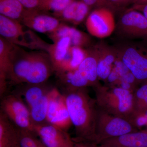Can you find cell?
Returning a JSON list of instances; mask_svg holds the SVG:
<instances>
[{
	"mask_svg": "<svg viewBox=\"0 0 147 147\" xmlns=\"http://www.w3.org/2000/svg\"><path fill=\"white\" fill-rule=\"evenodd\" d=\"M97 59V74L98 79L107 80L117 58L113 45L100 41L93 45Z\"/></svg>",
	"mask_w": 147,
	"mask_h": 147,
	"instance_id": "cell-12",
	"label": "cell"
},
{
	"mask_svg": "<svg viewBox=\"0 0 147 147\" xmlns=\"http://www.w3.org/2000/svg\"><path fill=\"white\" fill-rule=\"evenodd\" d=\"M100 147H147V131H136L104 140Z\"/></svg>",
	"mask_w": 147,
	"mask_h": 147,
	"instance_id": "cell-15",
	"label": "cell"
},
{
	"mask_svg": "<svg viewBox=\"0 0 147 147\" xmlns=\"http://www.w3.org/2000/svg\"><path fill=\"white\" fill-rule=\"evenodd\" d=\"M116 23L114 13L112 11L105 7H98L87 17L86 26L92 36L103 38L114 33Z\"/></svg>",
	"mask_w": 147,
	"mask_h": 147,
	"instance_id": "cell-9",
	"label": "cell"
},
{
	"mask_svg": "<svg viewBox=\"0 0 147 147\" xmlns=\"http://www.w3.org/2000/svg\"><path fill=\"white\" fill-rule=\"evenodd\" d=\"M18 129L20 147H47L41 140L34 137V132L20 128Z\"/></svg>",
	"mask_w": 147,
	"mask_h": 147,
	"instance_id": "cell-25",
	"label": "cell"
},
{
	"mask_svg": "<svg viewBox=\"0 0 147 147\" xmlns=\"http://www.w3.org/2000/svg\"><path fill=\"white\" fill-rule=\"evenodd\" d=\"M134 95V105L135 110L141 105L147 96V84L142 85V86L136 90Z\"/></svg>",
	"mask_w": 147,
	"mask_h": 147,
	"instance_id": "cell-27",
	"label": "cell"
},
{
	"mask_svg": "<svg viewBox=\"0 0 147 147\" xmlns=\"http://www.w3.org/2000/svg\"><path fill=\"white\" fill-rule=\"evenodd\" d=\"M75 0H38L37 9L46 12H57L63 10Z\"/></svg>",
	"mask_w": 147,
	"mask_h": 147,
	"instance_id": "cell-23",
	"label": "cell"
},
{
	"mask_svg": "<svg viewBox=\"0 0 147 147\" xmlns=\"http://www.w3.org/2000/svg\"><path fill=\"white\" fill-rule=\"evenodd\" d=\"M84 60L77 69L94 88L100 85L97 74V59L93 46L88 48Z\"/></svg>",
	"mask_w": 147,
	"mask_h": 147,
	"instance_id": "cell-18",
	"label": "cell"
},
{
	"mask_svg": "<svg viewBox=\"0 0 147 147\" xmlns=\"http://www.w3.org/2000/svg\"><path fill=\"white\" fill-rule=\"evenodd\" d=\"M34 132L47 147H73V140L64 131L53 125H34Z\"/></svg>",
	"mask_w": 147,
	"mask_h": 147,
	"instance_id": "cell-11",
	"label": "cell"
},
{
	"mask_svg": "<svg viewBox=\"0 0 147 147\" xmlns=\"http://www.w3.org/2000/svg\"><path fill=\"white\" fill-rule=\"evenodd\" d=\"M51 124L65 131H66L72 125L66 104L65 97L60 108L58 110L57 113L56 114Z\"/></svg>",
	"mask_w": 147,
	"mask_h": 147,
	"instance_id": "cell-24",
	"label": "cell"
},
{
	"mask_svg": "<svg viewBox=\"0 0 147 147\" xmlns=\"http://www.w3.org/2000/svg\"><path fill=\"white\" fill-rule=\"evenodd\" d=\"M1 111L16 127L34 132V124L28 108L18 96L10 94L2 98Z\"/></svg>",
	"mask_w": 147,
	"mask_h": 147,
	"instance_id": "cell-8",
	"label": "cell"
},
{
	"mask_svg": "<svg viewBox=\"0 0 147 147\" xmlns=\"http://www.w3.org/2000/svg\"><path fill=\"white\" fill-rule=\"evenodd\" d=\"M121 79V76L113 66L112 71L107 79V81L109 83L114 84V83H117V82H119Z\"/></svg>",
	"mask_w": 147,
	"mask_h": 147,
	"instance_id": "cell-30",
	"label": "cell"
},
{
	"mask_svg": "<svg viewBox=\"0 0 147 147\" xmlns=\"http://www.w3.org/2000/svg\"><path fill=\"white\" fill-rule=\"evenodd\" d=\"M135 0H104L102 7L109 9L114 11L123 10L127 6L133 4Z\"/></svg>",
	"mask_w": 147,
	"mask_h": 147,
	"instance_id": "cell-26",
	"label": "cell"
},
{
	"mask_svg": "<svg viewBox=\"0 0 147 147\" xmlns=\"http://www.w3.org/2000/svg\"><path fill=\"white\" fill-rule=\"evenodd\" d=\"M137 131V127L126 119L110 115L98 108L94 143Z\"/></svg>",
	"mask_w": 147,
	"mask_h": 147,
	"instance_id": "cell-7",
	"label": "cell"
},
{
	"mask_svg": "<svg viewBox=\"0 0 147 147\" xmlns=\"http://www.w3.org/2000/svg\"><path fill=\"white\" fill-rule=\"evenodd\" d=\"M73 147H74V146Z\"/></svg>",
	"mask_w": 147,
	"mask_h": 147,
	"instance_id": "cell-35",
	"label": "cell"
},
{
	"mask_svg": "<svg viewBox=\"0 0 147 147\" xmlns=\"http://www.w3.org/2000/svg\"><path fill=\"white\" fill-rule=\"evenodd\" d=\"M90 8L81 0H75L63 10L53 14L60 21L78 25L87 18Z\"/></svg>",
	"mask_w": 147,
	"mask_h": 147,
	"instance_id": "cell-14",
	"label": "cell"
},
{
	"mask_svg": "<svg viewBox=\"0 0 147 147\" xmlns=\"http://www.w3.org/2000/svg\"><path fill=\"white\" fill-rule=\"evenodd\" d=\"M131 8L141 12L147 18V4L144 5H133Z\"/></svg>",
	"mask_w": 147,
	"mask_h": 147,
	"instance_id": "cell-33",
	"label": "cell"
},
{
	"mask_svg": "<svg viewBox=\"0 0 147 147\" xmlns=\"http://www.w3.org/2000/svg\"><path fill=\"white\" fill-rule=\"evenodd\" d=\"M113 67L118 73L121 78L129 71L126 66L118 58H117L115 61L113 65Z\"/></svg>",
	"mask_w": 147,
	"mask_h": 147,
	"instance_id": "cell-28",
	"label": "cell"
},
{
	"mask_svg": "<svg viewBox=\"0 0 147 147\" xmlns=\"http://www.w3.org/2000/svg\"><path fill=\"white\" fill-rule=\"evenodd\" d=\"M74 147H100L97 146L96 144L92 142H82L73 140Z\"/></svg>",
	"mask_w": 147,
	"mask_h": 147,
	"instance_id": "cell-32",
	"label": "cell"
},
{
	"mask_svg": "<svg viewBox=\"0 0 147 147\" xmlns=\"http://www.w3.org/2000/svg\"><path fill=\"white\" fill-rule=\"evenodd\" d=\"M71 46V40L68 37L61 38L48 46L47 52L56 72L59 68Z\"/></svg>",
	"mask_w": 147,
	"mask_h": 147,
	"instance_id": "cell-19",
	"label": "cell"
},
{
	"mask_svg": "<svg viewBox=\"0 0 147 147\" xmlns=\"http://www.w3.org/2000/svg\"><path fill=\"white\" fill-rule=\"evenodd\" d=\"M147 4V0H135L133 5H144Z\"/></svg>",
	"mask_w": 147,
	"mask_h": 147,
	"instance_id": "cell-34",
	"label": "cell"
},
{
	"mask_svg": "<svg viewBox=\"0 0 147 147\" xmlns=\"http://www.w3.org/2000/svg\"><path fill=\"white\" fill-rule=\"evenodd\" d=\"M67 90L76 89L91 86L89 82L79 72L78 69L57 74Z\"/></svg>",
	"mask_w": 147,
	"mask_h": 147,
	"instance_id": "cell-21",
	"label": "cell"
},
{
	"mask_svg": "<svg viewBox=\"0 0 147 147\" xmlns=\"http://www.w3.org/2000/svg\"><path fill=\"white\" fill-rule=\"evenodd\" d=\"M83 2L88 5L90 8L92 7H102L104 0H81Z\"/></svg>",
	"mask_w": 147,
	"mask_h": 147,
	"instance_id": "cell-31",
	"label": "cell"
},
{
	"mask_svg": "<svg viewBox=\"0 0 147 147\" xmlns=\"http://www.w3.org/2000/svg\"><path fill=\"white\" fill-rule=\"evenodd\" d=\"M26 9H36L38 0H18Z\"/></svg>",
	"mask_w": 147,
	"mask_h": 147,
	"instance_id": "cell-29",
	"label": "cell"
},
{
	"mask_svg": "<svg viewBox=\"0 0 147 147\" xmlns=\"http://www.w3.org/2000/svg\"><path fill=\"white\" fill-rule=\"evenodd\" d=\"M24 26L17 20L0 14L1 36L23 48L47 51L50 44L44 42L32 31L25 30Z\"/></svg>",
	"mask_w": 147,
	"mask_h": 147,
	"instance_id": "cell-5",
	"label": "cell"
},
{
	"mask_svg": "<svg viewBox=\"0 0 147 147\" xmlns=\"http://www.w3.org/2000/svg\"><path fill=\"white\" fill-rule=\"evenodd\" d=\"M47 35L53 42L68 37L71 40V46L84 48H88L92 45L91 38L89 35L63 23H61L55 30Z\"/></svg>",
	"mask_w": 147,
	"mask_h": 147,
	"instance_id": "cell-13",
	"label": "cell"
},
{
	"mask_svg": "<svg viewBox=\"0 0 147 147\" xmlns=\"http://www.w3.org/2000/svg\"><path fill=\"white\" fill-rule=\"evenodd\" d=\"M114 33L117 39H147V18L131 7L123 11L116 21Z\"/></svg>",
	"mask_w": 147,
	"mask_h": 147,
	"instance_id": "cell-6",
	"label": "cell"
},
{
	"mask_svg": "<svg viewBox=\"0 0 147 147\" xmlns=\"http://www.w3.org/2000/svg\"><path fill=\"white\" fill-rule=\"evenodd\" d=\"M117 58L133 74L138 84H147V39L116 38L113 45Z\"/></svg>",
	"mask_w": 147,
	"mask_h": 147,
	"instance_id": "cell-4",
	"label": "cell"
},
{
	"mask_svg": "<svg viewBox=\"0 0 147 147\" xmlns=\"http://www.w3.org/2000/svg\"><path fill=\"white\" fill-rule=\"evenodd\" d=\"M94 88L95 100L98 108L110 115L126 119L131 122L137 113L132 92L120 87L99 85Z\"/></svg>",
	"mask_w": 147,
	"mask_h": 147,
	"instance_id": "cell-3",
	"label": "cell"
},
{
	"mask_svg": "<svg viewBox=\"0 0 147 147\" xmlns=\"http://www.w3.org/2000/svg\"><path fill=\"white\" fill-rule=\"evenodd\" d=\"M64 96L76 130V140L94 143L98 110L95 99L90 97L86 88L67 90Z\"/></svg>",
	"mask_w": 147,
	"mask_h": 147,
	"instance_id": "cell-2",
	"label": "cell"
},
{
	"mask_svg": "<svg viewBox=\"0 0 147 147\" xmlns=\"http://www.w3.org/2000/svg\"><path fill=\"white\" fill-rule=\"evenodd\" d=\"M26 9L18 0H0V13L20 21Z\"/></svg>",
	"mask_w": 147,
	"mask_h": 147,
	"instance_id": "cell-22",
	"label": "cell"
},
{
	"mask_svg": "<svg viewBox=\"0 0 147 147\" xmlns=\"http://www.w3.org/2000/svg\"><path fill=\"white\" fill-rule=\"evenodd\" d=\"M19 22L29 29L47 34L55 30L61 23L55 16L37 9H26Z\"/></svg>",
	"mask_w": 147,
	"mask_h": 147,
	"instance_id": "cell-10",
	"label": "cell"
},
{
	"mask_svg": "<svg viewBox=\"0 0 147 147\" xmlns=\"http://www.w3.org/2000/svg\"><path fill=\"white\" fill-rule=\"evenodd\" d=\"M0 147H20L19 129L1 111Z\"/></svg>",
	"mask_w": 147,
	"mask_h": 147,
	"instance_id": "cell-16",
	"label": "cell"
},
{
	"mask_svg": "<svg viewBox=\"0 0 147 147\" xmlns=\"http://www.w3.org/2000/svg\"><path fill=\"white\" fill-rule=\"evenodd\" d=\"M55 71L48 53L43 50L28 51L13 45L7 76L13 84L39 85L46 82Z\"/></svg>",
	"mask_w": 147,
	"mask_h": 147,
	"instance_id": "cell-1",
	"label": "cell"
},
{
	"mask_svg": "<svg viewBox=\"0 0 147 147\" xmlns=\"http://www.w3.org/2000/svg\"><path fill=\"white\" fill-rule=\"evenodd\" d=\"M84 49L71 46L57 74L77 69L86 56L87 50Z\"/></svg>",
	"mask_w": 147,
	"mask_h": 147,
	"instance_id": "cell-20",
	"label": "cell"
},
{
	"mask_svg": "<svg viewBox=\"0 0 147 147\" xmlns=\"http://www.w3.org/2000/svg\"><path fill=\"white\" fill-rule=\"evenodd\" d=\"M14 44L0 36V93L3 96L7 89V76L11 64V54Z\"/></svg>",
	"mask_w": 147,
	"mask_h": 147,
	"instance_id": "cell-17",
	"label": "cell"
}]
</instances>
